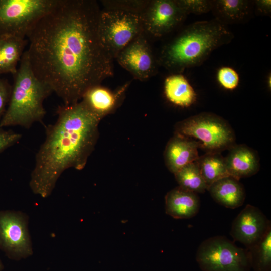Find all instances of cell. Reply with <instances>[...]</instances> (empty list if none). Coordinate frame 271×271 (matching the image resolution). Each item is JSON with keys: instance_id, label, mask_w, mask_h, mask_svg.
<instances>
[{"instance_id": "cell-1", "label": "cell", "mask_w": 271, "mask_h": 271, "mask_svg": "<svg viewBox=\"0 0 271 271\" xmlns=\"http://www.w3.org/2000/svg\"><path fill=\"white\" fill-rule=\"evenodd\" d=\"M101 12L94 0H58L27 37L33 72L64 105L79 102L114 74V59L100 35Z\"/></svg>"}, {"instance_id": "cell-2", "label": "cell", "mask_w": 271, "mask_h": 271, "mask_svg": "<svg viewBox=\"0 0 271 271\" xmlns=\"http://www.w3.org/2000/svg\"><path fill=\"white\" fill-rule=\"evenodd\" d=\"M57 118L46 127V137L35 156L30 187L35 194L48 197L66 169L81 170L94 150L100 118L80 101L58 106Z\"/></svg>"}, {"instance_id": "cell-3", "label": "cell", "mask_w": 271, "mask_h": 271, "mask_svg": "<svg viewBox=\"0 0 271 271\" xmlns=\"http://www.w3.org/2000/svg\"><path fill=\"white\" fill-rule=\"evenodd\" d=\"M233 38L226 25L215 19L195 22L164 46L159 63L173 74H181L201 65L214 50Z\"/></svg>"}, {"instance_id": "cell-4", "label": "cell", "mask_w": 271, "mask_h": 271, "mask_svg": "<svg viewBox=\"0 0 271 271\" xmlns=\"http://www.w3.org/2000/svg\"><path fill=\"white\" fill-rule=\"evenodd\" d=\"M13 76L10 100L0 120V127L20 126L29 128L43 120L46 113L44 101L53 92L34 75L26 51Z\"/></svg>"}, {"instance_id": "cell-5", "label": "cell", "mask_w": 271, "mask_h": 271, "mask_svg": "<svg viewBox=\"0 0 271 271\" xmlns=\"http://www.w3.org/2000/svg\"><path fill=\"white\" fill-rule=\"evenodd\" d=\"M176 134L199 140L206 152L221 153L236 144L235 134L223 118L211 112H201L178 122Z\"/></svg>"}, {"instance_id": "cell-6", "label": "cell", "mask_w": 271, "mask_h": 271, "mask_svg": "<svg viewBox=\"0 0 271 271\" xmlns=\"http://www.w3.org/2000/svg\"><path fill=\"white\" fill-rule=\"evenodd\" d=\"M196 260L202 271H250L249 251L237 246L222 236L204 240L199 246Z\"/></svg>"}, {"instance_id": "cell-7", "label": "cell", "mask_w": 271, "mask_h": 271, "mask_svg": "<svg viewBox=\"0 0 271 271\" xmlns=\"http://www.w3.org/2000/svg\"><path fill=\"white\" fill-rule=\"evenodd\" d=\"M58 0H0V36L26 38Z\"/></svg>"}, {"instance_id": "cell-8", "label": "cell", "mask_w": 271, "mask_h": 271, "mask_svg": "<svg viewBox=\"0 0 271 271\" xmlns=\"http://www.w3.org/2000/svg\"><path fill=\"white\" fill-rule=\"evenodd\" d=\"M99 31L105 48L113 59L131 41L145 32L141 15L106 9L101 12Z\"/></svg>"}, {"instance_id": "cell-9", "label": "cell", "mask_w": 271, "mask_h": 271, "mask_svg": "<svg viewBox=\"0 0 271 271\" xmlns=\"http://www.w3.org/2000/svg\"><path fill=\"white\" fill-rule=\"evenodd\" d=\"M0 249L15 260L32 254L25 214L12 210L0 211Z\"/></svg>"}, {"instance_id": "cell-10", "label": "cell", "mask_w": 271, "mask_h": 271, "mask_svg": "<svg viewBox=\"0 0 271 271\" xmlns=\"http://www.w3.org/2000/svg\"><path fill=\"white\" fill-rule=\"evenodd\" d=\"M187 16L177 0L150 1L141 15L145 32L155 37L170 33L182 23Z\"/></svg>"}, {"instance_id": "cell-11", "label": "cell", "mask_w": 271, "mask_h": 271, "mask_svg": "<svg viewBox=\"0 0 271 271\" xmlns=\"http://www.w3.org/2000/svg\"><path fill=\"white\" fill-rule=\"evenodd\" d=\"M115 59L135 79L144 81L156 74L157 62L144 33L123 48Z\"/></svg>"}, {"instance_id": "cell-12", "label": "cell", "mask_w": 271, "mask_h": 271, "mask_svg": "<svg viewBox=\"0 0 271 271\" xmlns=\"http://www.w3.org/2000/svg\"><path fill=\"white\" fill-rule=\"evenodd\" d=\"M271 229L270 221L257 207L250 204L234 219L230 235L235 241L249 249L257 243Z\"/></svg>"}, {"instance_id": "cell-13", "label": "cell", "mask_w": 271, "mask_h": 271, "mask_svg": "<svg viewBox=\"0 0 271 271\" xmlns=\"http://www.w3.org/2000/svg\"><path fill=\"white\" fill-rule=\"evenodd\" d=\"M129 84L125 83L114 92L101 84L93 86L84 93L80 101L91 112L101 119L115 110Z\"/></svg>"}, {"instance_id": "cell-14", "label": "cell", "mask_w": 271, "mask_h": 271, "mask_svg": "<svg viewBox=\"0 0 271 271\" xmlns=\"http://www.w3.org/2000/svg\"><path fill=\"white\" fill-rule=\"evenodd\" d=\"M200 143L191 138L176 134L167 144L164 152L165 164L174 174L199 157Z\"/></svg>"}, {"instance_id": "cell-15", "label": "cell", "mask_w": 271, "mask_h": 271, "mask_svg": "<svg viewBox=\"0 0 271 271\" xmlns=\"http://www.w3.org/2000/svg\"><path fill=\"white\" fill-rule=\"evenodd\" d=\"M228 151L224 158L229 176L239 180L242 178L252 176L258 172L259 158L253 149L244 144H236Z\"/></svg>"}, {"instance_id": "cell-16", "label": "cell", "mask_w": 271, "mask_h": 271, "mask_svg": "<svg viewBox=\"0 0 271 271\" xmlns=\"http://www.w3.org/2000/svg\"><path fill=\"white\" fill-rule=\"evenodd\" d=\"M200 200L195 193L178 186L169 191L165 196V211L175 219H189L200 209Z\"/></svg>"}, {"instance_id": "cell-17", "label": "cell", "mask_w": 271, "mask_h": 271, "mask_svg": "<svg viewBox=\"0 0 271 271\" xmlns=\"http://www.w3.org/2000/svg\"><path fill=\"white\" fill-rule=\"evenodd\" d=\"M212 198L226 208L235 209L242 206L245 199V192L239 180L227 176L213 183L207 188Z\"/></svg>"}, {"instance_id": "cell-18", "label": "cell", "mask_w": 271, "mask_h": 271, "mask_svg": "<svg viewBox=\"0 0 271 271\" xmlns=\"http://www.w3.org/2000/svg\"><path fill=\"white\" fill-rule=\"evenodd\" d=\"M248 0H213L212 11L215 19L222 24H238L248 18L253 7Z\"/></svg>"}, {"instance_id": "cell-19", "label": "cell", "mask_w": 271, "mask_h": 271, "mask_svg": "<svg viewBox=\"0 0 271 271\" xmlns=\"http://www.w3.org/2000/svg\"><path fill=\"white\" fill-rule=\"evenodd\" d=\"M164 92L170 102L182 107L190 106L197 99L194 88L180 73L173 74L166 78Z\"/></svg>"}, {"instance_id": "cell-20", "label": "cell", "mask_w": 271, "mask_h": 271, "mask_svg": "<svg viewBox=\"0 0 271 271\" xmlns=\"http://www.w3.org/2000/svg\"><path fill=\"white\" fill-rule=\"evenodd\" d=\"M27 43L26 38L0 36V75L16 73Z\"/></svg>"}, {"instance_id": "cell-21", "label": "cell", "mask_w": 271, "mask_h": 271, "mask_svg": "<svg viewBox=\"0 0 271 271\" xmlns=\"http://www.w3.org/2000/svg\"><path fill=\"white\" fill-rule=\"evenodd\" d=\"M196 161L208 187L215 181L229 176L225 158L221 153L206 152L199 156Z\"/></svg>"}, {"instance_id": "cell-22", "label": "cell", "mask_w": 271, "mask_h": 271, "mask_svg": "<svg viewBox=\"0 0 271 271\" xmlns=\"http://www.w3.org/2000/svg\"><path fill=\"white\" fill-rule=\"evenodd\" d=\"M179 186L195 193H203L208 188L197 161L190 163L174 174Z\"/></svg>"}, {"instance_id": "cell-23", "label": "cell", "mask_w": 271, "mask_h": 271, "mask_svg": "<svg viewBox=\"0 0 271 271\" xmlns=\"http://www.w3.org/2000/svg\"><path fill=\"white\" fill-rule=\"evenodd\" d=\"M248 250L253 271H271V229Z\"/></svg>"}, {"instance_id": "cell-24", "label": "cell", "mask_w": 271, "mask_h": 271, "mask_svg": "<svg viewBox=\"0 0 271 271\" xmlns=\"http://www.w3.org/2000/svg\"><path fill=\"white\" fill-rule=\"evenodd\" d=\"M106 10L124 11L141 15L150 1H102Z\"/></svg>"}, {"instance_id": "cell-25", "label": "cell", "mask_w": 271, "mask_h": 271, "mask_svg": "<svg viewBox=\"0 0 271 271\" xmlns=\"http://www.w3.org/2000/svg\"><path fill=\"white\" fill-rule=\"evenodd\" d=\"M180 7L188 15L191 13L200 15L212 10L213 1L211 0H177Z\"/></svg>"}, {"instance_id": "cell-26", "label": "cell", "mask_w": 271, "mask_h": 271, "mask_svg": "<svg viewBox=\"0 0 271 271\" xmlns=\"http://www.w3.org/2000/svg\"><path fill=\"white\" fill-rule=\"evenodd\" d=\"M217 78L218 82L226 89L233 90L238 85L239 77L237 72L232 68L224 66L217 71Z\"/></svg>"}, {"instance_id": "cell-27", "label": "cell", "mask_w": 271, "mask_h": 271, "mask_svg": "<svg viewBox=\"0 0 271 271\" xmlns=\"http://www.w3.org/2000/svg\"><path fill=\"white\" fill-rule=\"evenodd\" d=\"M21 138V133L0 127V153L17 143Z\"/></svg>"}, {"instance_id": "cell-28", "label": "cell", "mask_w": 271, "mask_h": 271, "mask_svg": "<svg viewBox=\"0 0 271 271\" xmlns=\"http://www.w3.org/2000/svg\"><path fill=\"white\" fill-rule=\"evenodd\" d=\"M12 90L7 80L0 78V120L4 115L8 106Z\"/></svg>"}, {"instance_id": "cell-29", "label": "cell", "mask_w": 271, "mask_h": 271, "mask_svg": "<svg viewBox=\"0 0 271 271\" xmlns=\"http://www.w3.org/2000/svg\"><path fill=\"white\" fill-rule=\"evenodd\" d=\"M253 6L257 12L260 14L268 15L271 13L270 0L253 1Z\"/></svg>"}, {"instance_id": "cell-30", "label": "cell", "mask_w": 271, "mask_h": 271, "mask_svg": "<svg viewBox=\"0 0 271 271\" xmlns=\"http://www.w3.org/2000/svg\"><path fill=\"white\" fill-rule=\"evenodd\" d=\"M270 75H269V77H268L267 80L268 86L269 87V88H270Z\"/></svg>"}, {"instance_id": "cell-31", "label": "cell", "mask_w": 271, "mask_h": 271, "mask_svg": "<svg viewBox=\"0 0 271 271\" xmlns=\"http://www.w3.org/2000/svg\"><path fill=\"white\" fill-rule=\"evenodd\" d=\"M3 265L1 262V260H0V271H1L3 269Z\"/></svg>"}]
</instances>
